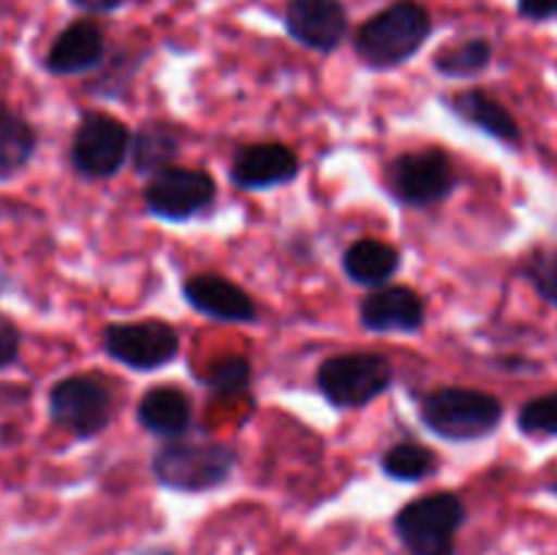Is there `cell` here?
<instances>
[{
  "instance_id": "cell-1",
  "label": "cell",
  "mask_w": 557,
  "mask_h": 555,
  "mask_svg": "<svg viewBox=\"0 0 557 555\" xmlns=\"http://www.w3.org/2000/svg\"><path fill=\"white\" fill-rule=\"evenodd\" d=\"M430 30H433V22L422 3L397 0L359 27L354 49L368 69H397L424 47Z\"/></svg>"
},
{
  "instance_id": "cell-2",
  "label": "cell",
  "mask_w": 557,
  "mask_h": 555,
  "mask_svg": "<svg viewBox=\"0 0 557 555\" xmlns=\"http://www.w3.org/2000/svg\"><path fill=\"white\" fill-rule=\"evenodd\" d=\"M239 455L212 441H169L152 457V477L174 493H207L232 479Z\"/></svg>"
},
{
  "instance_id": "cell-3",
  "label": "cell",
  "mask_w": 557,
  "mask_h": 555,
  "mask_svg": "<svg viewBox=\"0 0 557 555\" xmlns=\"http://www.w3.org/2000/svg\"><path fill=\"white\" fill-rule=\"evenodd\" d=\"M424 428L446 441L487 439L504 419V403L471 386H441L419 406Z\"/></svg>"
},
{
  "instance_id": "cell-4",
  "label": "cell",
  "mask_w": 557,
  "mask_h": 555,
  "mask_svg": "<svg viewBox=\"0 0 557 555\" xmlns=\"http://www.w3.org/2000/svg\"><path fill=\"white\" fill-rule=\"evenodd\" d=\"M466 517L460 495L444 490L403 506L395 517V533L406 555H455L457 531Z\"/></svg>"
},
{
  "instance_id": "cell-5",
  "label": "cell",
  "mask_w": 557,
  "mask_h": 555,
  "mask_svg": "<svg viewBox=\"0 0 557 555\" xmlns=\"http://www.w3.org/2000/svg\"><path fill=\"white\" fill-rule=\"evenodd\" d=\"M395 381V368L384 354L354 351L324 359L315 386L335 408H364L384 395Z\"/></svg>"
},
{
  "instance_id": "cell-6",
  "label": "cell",
  "mask_w": 557,
  "mask_h": 555,
  "mask_svg": "<svg viewBox=\"0 0 557 555\" xmlns=\"http://www.w3.org/2000/svg\"><path fill=\"white\" fill-rule=\"evenodd\" d=\"M457 188V172L451 158L441 147H424L403 152L386 166V190L400 205L428 210L449 199Z\"/></svg>"
},
{
  "instance_id": "cell-7",
  "label": "cell",
  "mask_w": 557,
  "mask_h": 555,
  "mask_svg": "<svg viewBox=\"0 0 557 555\" xmlns=\"http://www.w3.org/2000/svg\"><path fill=\"white\" fill-rule=\"evenodd\" d=\"M49 417L74 439H96L112 422L114 395L98 375H65L49 392Z\"/></svg>"
},
{
  "instance_id": "cell-8",
  "label": "cell",
  "mask_w": 557,
  "mask_h": 555,
  "mask_svg": "<svg viewBox=\"0 0 557 555\" xmlns=\"http://www.w3.org/2000/svg\"><path fill=\"white\" fill-rule=\"evenodd\" d=\"M131 139L134 134L123 120L107 112L82 114L79 125L71 141V163L82 177L103 180L112 177L123 169L131 156Z\"/></svg>"
},
{
  "instance_id": "cell-9",
  "label": "cell",
  "mask_w": 557,
  "mask_h": 555,
  "mask_svg": "<svg viewBox=\"0 0 557 555\" xmlns=\"http://www.w3.org/2000/svg\"><path fill=\"white\" fill-rule=\"evenodd\" d=\"M218 199V185L205 169L169 166L152 174L145 188L150 215L169 223H183L210 210Z\"/></svg>"
},
{
  "instance_id": "cell-10",
  "label": "cell",
  "mask_w": 557,
  "mask_h": 555,
  "mask_svg": "<svg viewBox=\"0 0 557 555\" xmlns=\"http://www.w3.org/2000/svg\"><path fill=\"white\" fill-rule=\"evenodd\" d=\"M103 351L131 370H161L180 357V332L161 319L109 324L103 330Z\"/></svg>"
},
{
  "instance_id": "cell-11",
  "label": "cell",
  "mask_w": 557,
  "mask_h": 555,
  "mask_svg": "<svg viewBox=\"0 0 557 555\" xmlns=\"http://www.w3.org/2000/svg\"><path fill=\"white\" fill-rule=\"evenodd\" d=\"M183 297L196 313L221 321V324H253L259 316L250 294L218 272H199V275L185 278Z\"/></svg>"
},
{
  "instance_id": "cell-12",
  "label": "cell",
  "mask_w": 557,
  "mask_h": 555,
  "mask_svg": "<svg viewBox=\"0 0 557 555\" xmlns=\"http://www.w3.org/2000/svg\"><path fill=\"white\" fill-rule=\"evenodd\" d=\"M297 152L281 141H253L234 152L228 177L239 190H267L299 177Z\"/></svg>"
},
{
  "instance_id": "cell-13",
  "label": "cell",
  "mask_w": 557,
  "mask_h": 555,
  "mask_svg": "<svg viewBox=\"0 0 557 555\" xmlns=\"http://www.w3.org/2000/svg\"><path fill=\"white\" fill-rule=\"evenodd\" d=\"M286 30L315 52H332L348 33V11L341 0H288Z\"/></svg>"
},
{
  "instance_id": "cell-14",
  "label": "cell",
  "mask_w": 557,
  "mask_h": 555,
  "mask_svg": "<svg viewBox=\"0 0 557 555\" xmlns=\"http://www.w3.org/2000/svg\"><path fill=\"white\" fill-rule=\"evenodd\" d=\"M359 321L375 335L419 332L424 324V299L408 286H381L359 303Z\"/></svg>"
},
{
  "instance_id": "cell-15",
  "label": "cell",
  "mask_w": 557,
  "mask_h": 555,
  "mask_svg": "<svg viewBox=\"0 0 557 555\" xmlns=\"http://www.w3.org/2000/svg\"><path fill=\"white\" fill-rule=\"evenodd\" d=\"M103 58H107V38H103L101 27L90 20H79L71 22L54 38L47 54V69L58 76H74L98 69Z\"/></svg>"
},
{
  "instance_id": "cell-16",
  "label": "cell",
  "mask_w": 557,
  "mask_h": 555,
  "mask_svg": "<svg viewBox=\"0 0 557 555\" xmlns=\"http://www.w3.org/2000/svg\"><path fill=\"white\" fill-rule=\"evenodd\" d=\"M451 112L462 120L471 128L482 131V134L493 136V139L504 141L509 147H520L522 145V131L520 123L515 120V114L493 98L490 92L479 90V87H471V90L455 92V96L446 98Z\"/></svg>"
},
{
  "instance_id": "cell-17",
  "label": "cell",
  "mask_w": 557,
  "mask_h": 555,
  "mask_svg": "<svg viewBox=\"0 0 557 555\" xmlns=\"http://www.w3.org/2000/svg\"><path fill=\"white\" fill-rule=\"evenodd\" d=\"M136 419L147 433L161 435V439H180L188 433L194 411H190L188 395L180 386L158 384L141 395Z\"/></svg>"
},
{
  "instance_id": "cell-18",
  "label": "cell",
  "mask_w": 557,
  "mask_h": 555,
  "mask_svg": "<svg viewBox=\"0 0 557 555\" xmlns=\"http://www.w3.org/2000/svg\"><path fill=\"white\" fill-rule=\"evenodd\" d=\"M400 270V250L395 245L384 243V239L364 237L348 245L343 254V272L351 278L354 283L368 288L389 286L392 278Z\"/></svg>"
},
{
  "instance_id": "cell-19",
  "label": "cell",
  "mask_w": 557,
  "mask_h": 555,
  "mask_svg": "<svg viewBox=\"0 0 557 555\" xmlns=\"http://www.w3.org/2000/svg\"><path fill=\"white\" fill-rule=\"evenodd\" d=\"M180 156V134L169 123H145L131 139V166L136 174H158L174 166Z\"/></svg>"
},
{
  "instance_id": "cell-20",
  "label": "cell",
  "mask_w": 557,
  "mask_h": 555,
  "mask_svg": "<svg viewBox=\"0 0 557 555\" xmlns=\"http://www.w3.org/2000/svg\"><path fill=\"white\" fill-rule=\"evenodd\" d=\"M38 136L22 114L0 101V180L14 177L30 163Z\"/></svg>"
},
{
  "instance_id": "cell-21",
  "label": "cell",
  "mask_w": 557,
  "mask_h": 555,
  "mask_svg": "<svg viewBox=\"0 0 557 555\" xmlns=\"http://www.w3.org/2000/svg\"><path fill=\"white\" fill-rule=\"evenodd\" d=\"M441 460L419 441H400L381 455V471L395 482H422L438 471Z\"/></svg>"
},
{
  "instance_id": "cell-22",
  "label": "cell",
  "mask_w": 557,
  "mask_h": 555,
  "mask_svg": "<svg viewBox=\"0 0 557 555\" xmlns=\"http://www.w3.org/2000/svg\"><path fill=\"white\" fill-rule=\"evenodd\" d=\"M493 63V44L487 38H468V41L451 44L435 54L433 65L441 76L449 79H473Z\"/></svg>"
},
{
  "instance_id": "cell-23",
  "label": "cell",
  "mask_w": 557,
  "mask_h": 555,
  "mask_svg": "<svg viewBox=\"0 0 557 555\" xmlns=\"http://www.w3.org/2000/svg\"><path fill=\"white\" fill-rule=\"evenodd\" d=\"M250 362L245 357H223L218 362L210 365L205 375V386L210 392L221 397H234V395H245L250 386Z\"/></svg>"
},
{
  "instance_id": "cell-24",
  "label": "cell",
  "mask_w": 557,
  "mask_h": 555,
  "mask_svg": "<svg viewBox=\"0 0 557 555\" xmlns=\"http://www.w3.org/2000/svg\"><path fill=\"white\" fill-rule=\"evenodd\" d=\"M522 278L536 288L539 297L557 308V250L536 248L520 267Z\"/></svg>"
},
{
  "instance_id": "cell-25",
  "label": "cell",
  "mask_w": 557,
  "mask_h": 555,
  "mask_svg": "<svg viewBox=\"0 0 557 555\" xmlns=\"http://www.w3.org/2000/svg\"><path fill=\"white\" fill-rule=\"evenodd\" d=\"M517 428L525 435H553L557 439V392L528 400L517 414Z\"/></svg>"
},
{
  "instance_id": "cell-26",
  "label": "cell",
  "mask_w": 557,
  "mask_h": 555,
  "mask_svg": "<svg viewBox=\"0 0 557 555\" xmlns=\"http://www.w3.org/2000/svg\"><path fill=\"white\" fill-rule=\"evenodd\" d=\"M16 357H20V330L14 321L0 316V370L14 365Z\"/></svg>"
},
{
  "instance_id": "cell-27",
  "label": "cell",
  "mask_w": 557,
  "mask_h": 555,
  "mask_svg": "<svg viewBox=\"0 0 557 555\" xmlns=\"http://www.w3.org/2000/svg\"><path fill=\"white\" fill-rule=\"evenodd\" d=\"M517 11L520 16L533 22H544L557 16V0H517Z\"/></svg>"
},
{
  "instance_id": "cell-28",
  "label": "cell",
  "mask_w": 557,
  "mask_h": 555,
  "mask_svg": "<svg viewBox=\"0 0 557 555\" xmlns=\"http://www.w3.org/2000/svg\"><path fill=\"white\" fill-rule=\"evenodd\" d=\"M71 3L82 11H90V14H107V11L117 9L123 0H71Z\"/></svg>"
},
{
  "instance_id": "cell-29",
  "label": "cell",
  "mask_w": 557,
  "mask_h": 555,
  "mask_svg": "<svg viewBox=\"0 0 557 555\" xmlns=\"http://www.w3.org/2000/svg\"><path fill=\"white\" fill-rule=\"evenodd\" d=\"M553 493L557 495V479H555V484H553Z\"/></svg>"
}]
</instances>
